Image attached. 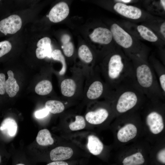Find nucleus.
<instances>
[{
  "mask_svg": "<svg viewBox=\"0 0 165 165\" xmlns=\"http://www.w3.org/2000/svg\"><path fill=\"white\" fill-rule=\"evenodd\" d=\"M114 9L122 15L133 19L139 18L142 14L141 11L139 8L121 3H116L114 6Z\"/></svg>",
  "mask_w": 165,
  "mask_h": 165,
  "instance_id": "obj_12",
  "label": "nucleus"
},
{
  "mask_svg": "<svg viewBox=\"0 0 165 165\" xmlns=\"http://www.w3.org/2000/svg\"><path fill=\"white\" fill-rule=\"evenodd\" d=\"M2 161V156L0 154V163H1Z\"/></svg>",
  "mask_w": 165,
  "mask_h": 165,
  "instance_id": "obj_36",
  "label": "nucleus"
},
{
  "mask_svg": "<svg viewBox=\"0 0 165 165\" xmlns=\"http://www.w3.org/2000/svg\"><path fill=\"white\" fill-rule=\"evenodd\" d=\"M86 126V122L84 118L82 116L77 115L75 116V120L69 125L70 129L72 131H76L83 129Z\"/></svg>",
  "mask_w": 165,
  "mask_h": 165,
  "instance_id": "obj_27",
  "label": "nucleus"
},
{
  "mask_svg": "<svg viewBox=\"0 0 165 165\" xmlns=\"http://www.w3.org/2000/svg\"><path fill=\"white\" fill-rule=\"evenodd\" d=\"M71 39L70 35L66 34L63 35L61 38L63 53L66 57H69L73 55L74 52V46Z\"/></svg>",
  "mask_w": 165,
  "mask_h": 165,
  "instance_id": "obj_20",
  "label": "nucleus"
},
{
  "mask_svg": "<svg viewBox=\"0 0 165 165\" xmlns=\"http://www.w3.org/2000/svg\"><path fill=\"white\" fill-rule=\"evenodd\" d=\"M5 75L3 73H0V94H5L6 91Z\"/></svg>",
  "mask_w": 165,
  "mask_h": 165,
  "instance_id": "obj_29",
  "label": "nucleus"
},
{
  "mask_svg": "<svg viewBox=\"0 0 165 165\" xmlns=\"http://www.w3.org/2000/svg\"><path fill=\"white\" fill-rule=\"evenodd\" d=\"M89 37L93 42L104 44L109 43L112 38L111 31L107 28L102 27L95 29L90 35Z\"/></svg>",
  "mask_w": 165,
  "mask_h": 165,
  "instance_id": "obj_13",
  "label": "nucleus"
},
{
  "mask_svg": "<svg viewBox=\"0 0 165 165\" xmlns=\"http://www.w3.org/2000/svg\"><path fill=\"white\" fill-rule=\"evenodd\" d=\"M53 86L49 80H42L39 82L35 88V92L41 95H45L49 94L52 91Z\"/></svg>",
  "mask_w": 165,
  "mask_h": 165,
  "instance_id": "obj_23",
  "label": "nucleus"
},
{
  "mask_svg": "<svg viewBox=\"0 0 165 165\" xmlns=\"http://www.w3.org/2000/svg\"><path fill=\"white\" fill-rule=\"evenodd\" d=\"M145 160L142 153L136 152L124 158L122 161L123 165H142Z\"/></svg>",
  "mask_w": 165,
  "mask_h": 165,
  "instance_id": "obj_19",
  "label": "nucleus"
},
{
  "mask_svg": "<svg viewBox=\"0 0 165 165\" xmlns=\"http://www.w3.org/2000/svg\"><path fill=\"white\" fill-rule=\"evenodd\" d=\"M101 75L113 91L122 86L134 83V70L126 68L122 57L118 54L110 57L107 69Z\"/></svg>",
  "mask_w": 165,
  "mask_h": 165,
  "instance_id": "obj_2",
  "label": "nucleus"
},
{
  "mask_svg": "<svg viewBox=\"0 0 165 165\" xmlns=\"http://www.w3.org/2000/svg\"><path fill=\"white\" fill-rule=\"evenodd\" d=\"M16 165H25L22 163H19V164H17Z\"/></svg>",
  "mask_w": 165,
  "mask_h": 165,
  "instance_id": "obj_37",
  "label": "nucleus"
},
{
  "mask_svg": "<svg viewBox=\"0 0 165 165\" xmlns=\"http://www.w3.org/2000/svg\"><path fill=\"white\" fill-rule=\"evenodd\" d=\"M51 57L54 60L60 61L62 64V68L59 72L60 75H64L67 71V64L65 59L61 51L58 49H56L53 51Z\"/></svg>",
  "mask_w": 165,
  "mask_h": 165,
  "instance_id": "obj_26",
  "label": "nucleus"
},
{
  "mask_svg": "<svg viewBox=\"0 0 165 165\" xmlns=\"http://www.w3.org/2000/svg\"><path fill=\"white\" fill-rule=\"evenodd\" d=\"M87 147L89 152L94 155H99L103 149V145L98 137L94 135L88 136Z\"/></svg>",
  "mask_w": 165,
  "mask_h": 165,
  "instance_id": "obj_17",
  "label": "nucleus"
},
{
  "mask_svg": "<svg viewBox=\"0 0 165 165\" xmlns=\"http://www.w3.org/2000/svg\"><path fill=\"white\" fill-rule=\"evenodd\" d=\"M110 31L114 39L119 45L125 48L131 46L133 40L131 36L118 25L113 24Z\"/></svg>",
  "mask_w": 165,
  "mask_h": 165,
  "instance_id": "obj_8",
  "label": "nucleus"
},
{
  "mask_svg": "<svg viewBox=\"0 0 165 165\" xmlns=\"http://www.w3.org/2000/svg\"><path fill=\"white\" fill-rule=\"evenodd\" d=\"M69 13V7L66 3L60 2L55 5L50 10L48 17L53 23H58L65 19Z\"/></svg>",
  "mask_w": 165,
  "mask_h": 165,
  "instance_id": "obj_9",
  "label": "nucleus"
},
{
  "mask_svg": "<svg viewBox=\"0 0 165 165\" xmlns=\"http://www.w3.org/2000/svg\"><path fill=\"white\" fill-rule=\"evenodd\" d=\"M49 113V111L46 108H44L36 111L35 116L37 118H42L47 116Z\"/></svg>",
  "mask_w": 165,
  "mask_h": 165,
  "instance_id": "obj_30",
  "label": "nucleus"
},
{
  "mask_svg": "<svg viewBox=\"0 0 165 165\" xmlns=\"http://www.w3.org/2000/svg\"><path fill=\"white\" fill-rule=\"evenodd\" d=\"M138 129L135 124L132 122H128L118 130L117 138L122 143H126L134 138L137 135Z\"/></svg>",
  "mask_w": 165,
  "mask_h": 165,
  "instance_id": "obj_10",
  "label": "nucleus"
},
{
  "mask_svg": "<svg viewBox=\"0 0 165 165\" xmlns=\"http://www.w3.org/2000/svg\"><path fill=\"white\" fill-rule=\"evenodd\" d=\"M148 99L134 83L124 85L116 89L111 101L117 115L130 113L137 108L143 107Z\"/></svg>",
  "mask_w": 165,
  "mask_h": 165,
  "instance_id": "obj_1",
  "label": "nucleus"
},
{
  "mask_svg": "<svg viewBox=\"0 0 165 165\" xmlns=\"http://www.w3.org/2000/svg\"></svg>",
  "mask_w": 165,
  "mask_h": 165,
  "instance_id": "obj_38",
  "label": "nucleus"
},
{
  "mask_svg": "<svg viewBox=\"0 0 165 165\" xmlns=\"http://www.w3.org/2000/svg\"><path fill=\"white\" fill-rule=\"evenodd\" d=\"M160 32L164 37H165V23L164 22L160 26Z\"/></svg>",
  "mask_w": 165,
  "mask_h": 165,
  "instance_id": "obj_33",
  "label": "nucleus"
},
{
  "mask_svg": "<svg viewBox=\"0 0 165 165\" xmlns=\"http://www.w3.org/2000/svg\"><path fill=\"white\" fill-rule=\"evenodd\" d=\"M116 1L122 2L124 3H129L131 1L130 0H116Z\"/></svg>",
  "mask_w": 165,
  "mask_h": 165,
  "instance_id": "obj_35",
  "label": "nucleus"
},
{
  "mask_svg": "<svg viewBox=\"0 0 165 165\" xmlns=\"http://www.w3.org/2000/svg\"><path fill=\"white\" fill-rule=\"evenodd\" d=\"M109 112L105 107H99L93 111L88 112L85 115L86 120L89 123L99 124L105 122L108 117Z\"/></svg>",
  "mask_w": 165,
  "mask_h": 165,
  "instance_id": "obj_11",
  "label": "nucleus"
},
{
  "mask_svg": "<svg viewBox=\"0 0 165 165\" xmlns=\"http://www.w3.org/2000/svg\"><path fill=\"white\" fill-rule=\"evenodd\" d=\"M160 3L163 6V7L164 9H165V1L164 0H160Z\"/></svg>",
  "mask_w": 165,
  "mask_h": 165,
  "instance_id": "obj_34",
  "label": "nucleus"
},
{
  "mask_svg": "<svg viewBox=\"0 0 165 165\" xmlns=\"http://www.w3.org/2000/svg\"><path fill=\"white\" fill-rule=\"evenodd\" d=\"M134 71V83L148 99L165 100L155 75L150 67L142 64Z\"/></svg>",
  "mask_w": 165,
  "mask_h": 165,
  "instance_id": "obj_3",
  "label": "nucleus"
},
{
  "mask_svg": "<svg viewBox=\"0 0 165 165\" xmlns=\"http://www.w3.org/2000/svg\"><path fill=\"white\" fill-rule=\"evenodd\" d=\"M51 40L49 37H45L40 39L37 43L38 48L36 50L37 58L42 59L46 57H51L52 48Z\"/></svg>",
  "mask_w": 165,
  "mask_h": 165,
  "instance_id": "obj_14",
  "label": "nucleus"
},
{
  "mask_svg": "<svg viewBox=\"0 0 165 165\" xmlns=\"http://www.w3.org/2000/svg\"><path fill=\"white\" fill-rule=\"evenodd\" d=\"M8 76L6 82V91L10 97H14L19 90V87L16 79L14 78V74L11 70L7 72Z\"/></svg>",
  "mask_w": 165,
  "mask_h": 165,
  "instance_id": "obj_18",
  "label": "nucleus"
},
{
  "mask_svg": "<svg viewBox=\"0 0 165 165\" xmlns=\"http://www.w3.org/2000/svg\"><path fill=\"white\" fill-rule=\"evenodd\" d=\"M12 48L10 43L8 41L0 42V57L9 52Z\"/></svg>",
  "mask_w": 165,
  "mask_h": 165,
  "instance_id": "obj_28",
  "label": "nucleus"
},
{
  "mask_svg": "<svg viewBox=\"0 0 165 165\" xmlns=\"http://www.w3.org/2000/svg\"><path fill=\"white\" fill-rule=\"evenodd\" d=\"M22 25L20 17L17 15H12L0 21V31L6 35L14 34L20 29Z\"/></svg>",
  "mask_w": 165,
  "mask_h": 165,
  "instance_id": "obj_7",
  "label": "nucleus"
},
{
  "mask_svg": "<svg viewBox=\"0 0 165 165\" xmlns=\"http://www.w3.org/2000/svg\"><path fill=\"white\" fill-rule=\"evenodd\" d=\"M36 141L39 145L42 146L51 145L54 143L50 132L47 129H42L38 132Z\"/></svg>",
  "mask_w": 165,
  "mask_h": 165,
  "instance_id": "obj_21",
  "label": "nucleus"
},
{
  "mask_svg": "<svg viewBox=\"0 0 165 165\" xmlns=\"http://www.w3.org/2000/svg\"><path fill=\"white\" fill-rule=\"evenodd\" d=\"M78 55L80 59L86 64L90 63L93 59L91 51L86 45H83L80 46L78 50Z\"/></svg>",
  "mask_w": 165,
  "mask_h": 165,
  "instance_id": "obj_24",
  "label": "nucleus"
},
{
  "mask_svg": "<svg viewBox=\"0 0 165 165\" xmlns=\"http://www.w3.org/2000/svg\"><path fill=\"white\" fill-rule=\"evenodd\" d=\"M73 151L69 147L59 146L53 149L50 153V157L53 161H62L70 158Z\"/></svg>",
  "mask_w": 165,
  "mask_h": 165,
  "instance_id": "obj_15",
  "label": "nucleus"
},
{
  "mask_svg": "<svg viewBox=\"0 0 165 165\" xmlns=\"http://www.w3.org/2000/svg\"><path fill=\"white\" fill-rule=\"evenodd\" d=\"M156 158L157 160L160 163L165 164V148L160 149L157 153Z\"/></svg>",
  "mask_w": 165,
  "mask_h": 165,
  "instance_id": "obj_31",
  "label": "nucleus"
},
{
  "mask_svg": "<svg viewBox=\"0 0 165 165\" xmlns=\"http://www.w3.org/2000/svg\"><path fill=\"white\" fill-rule=\"evenodd\" d=\"M137 28L141 36L145 39L151 42H155L158 40L155 34L145 26L140 25Z\"/></svg>",
  "mask_w": 165,
  "mask_h": 165,
  "instance_id": "obj_25",
  "label": "nucleus"
},
{
  "mask_svg": "<svg viewBox=\"0 0 165 165\" xmlns=\"http://www.w3.org/2000/svg\"><path fill=\"white\" fill-rule=\"evenodd\" d=\"M86 75V80L83 89V99L91 102L99 100L111 101L115 91L110 88L101 75Z\"/></svg>",
  "mask_w": 165,
  "mask_h": 165,
  "instance_id": "obj_4",
  "label": "nucleus"
},
{
  "mask_svg": "<svg viewBox=\"0 0 165 165\" xmlns=\"http://www.w3.org/2000/svg\"><path fill=\"white\" fill-rule=\"evenodd\" d=\"M17 129V123L13 119L8 117L4 119L0 125V131L3 135L13 137L16 134Z\"/></svg>",
  "mask_w": 165,
  "mask_h": 165,
  "instance_id": "obj_16",
  "label": "nucleus"
},
{
  "mask_svg": "<svg viewBox=\"0 0 165 165\" xmlns=\"http://www.w3.org/2000/svg\"><path fill=\"white\" fill-rule=\"evenodd\" d=\"M46 108L49 112L55 114L63 112L65 109L64 104L61 101L56 100H49L45 104Z\"/></svg>",
  "mask_w": 165,
  "mask_h": 165,
  "instance_id": "obj_22",
  "label": "nucleus"
},
{
  "mask_svg": "<svg viewBox=\"0 0 165 165\" xmlns=\"http://www.w3.org/2000/svg\"><path fill=\"white\" fill-rule=\"evenodd\" d=\"M46 165H68L66 162L63 161H54L47 164Z\"/></svg>",
  "mask_w": 165,
  "mask_h": 165,
  "instance_id": "obj_32",
  "label": "nucleus"
},
{
  "mask_svg": "<svg viewBox=\"0 0 165 165\" xmlns=\"http://www.w3.org/2000/svg\"><path fill=\"white\" fill-rule=\"evenodd\" d=\"M164 101L160 99H148L147 104L150 108L146 113L145 121L149 131L157 134L163 130L164 118L160 109L164 105Z\"/></svg>",
  "mask_w": 165,
  "mask_h": 165,
  "instance_id": "obj_5",
  "label": "nucleus"
},
{
  "mask_svg": "<svg viewBox=\"0 0 165 165\" xmlns=\"http://www.w3.org/2000/svg\"><path fill=\"white\" fill-rule=\"evenodd\" d=\"M82 75H73L62 80L60 85L61 92L65 98L72 100L82 97Z\"/></svg>",
  "mask_w": 165,
  "mask_h": 165,
  "instance_id": "obj_6",
  "label": "nucleus"
}]
</instances>
